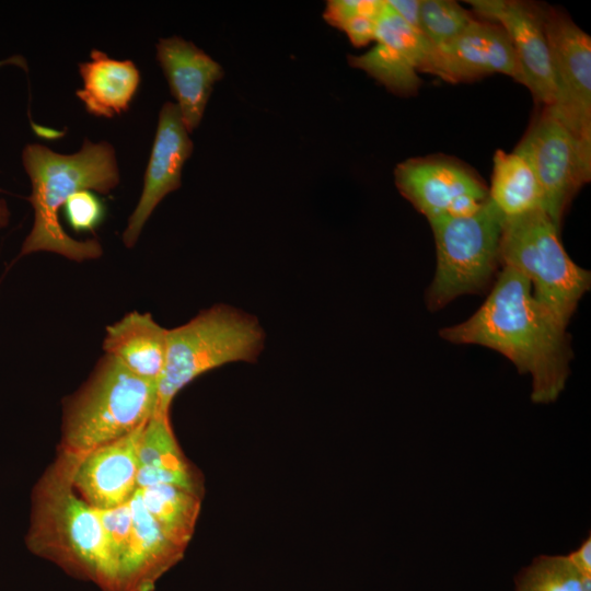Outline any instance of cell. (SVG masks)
<instances>
[{"instance_id": "7", "label": "cell", "mask_w": 591, "mask_h": 591, "mask_svg": "<svg viewBox=\"0 0 591 591\" xmlns=\"http://www.w3.org/2000/svg\"><path fill=\"white\" fill-rule=\"evenodd\" d=\"M505 220L489 197L471 216L428 220L437 253L436 273L426 292L430 311H438L461 296L487 289L499 265Z\"/></svg>"}, {"instance_id": "28", "label": "cell", "mask_w": 591, "mask_h": 591, "mask_svg": "<svg viewBox=\"0 0 591 591\" xmlns=\"http://www.w3.org/2000/svg\"><path fill=\"white\" fill-rule=\"evenodd\" d=\"M386 7L381 0H332L327 1L323 19L332 26H338L346 20L363 15L378 20Z\"/></svg>"}, {"instance_id": "8", "label": "cell", "mask_w": 591, "mask_h": 591, "mask_svg": "<svg viewBox=\"0 0 591 591\" xmlns=\"http://www.w3.org/2000/svg\"><path fill=\"white\" fill-rule=\"evenodd\" d=\"M543 11L555 84L549 106L572 135L591 172V38L567 14L552 8Z\"/></svg>"}, {"instance_id": "22", "label": "cell", "mask_w": 591, "mask_h": 591, "mask_svg": "<svg viewBox=\"0 0 591 591\" xmlns=\"http://www.w3.org/2000/svg\"><path fill=\"white\" fill-rule=\"evenodd\" d=\"M348 62L398 95H412L421 84L412 62L399 51L381 43L362 55L348 56Z\"/></svg>"}, {"instance_id": "21", "label": "cell", "mask_w": 591, "mask_h": 591, "mask_svg": "<svg viewBox=\"0 0 591 591\" xmlns=\"http://www.w3.org/2000/svg\"><path fill=\"white\" fill-rule=\"evenodd\" d=\"M375 42L399 51L418 72L431 73L442 79L437 47L419 30L395 14L387 3L376 20Z\"/></svg>"}, {"instance_id": "26", "label": "cell", "mask_w": 591, "mask_h": 591, "mask_svg": "<svg viewBox=\"0 0 591 591\" xmlns=\"http://www.w3.org/2000/svg\"><path fill=\"white\" fill-rule=\"evenodd\" d=\"M68 225L76 232H94L105 218V206L91 190L72 195L62 207Z\"/></svg>"}, {"instance_id": "12", "label": "cell", "mask_w": 591, "mask_h": 591, "mask_svg": "<svg viewBox=\"0 0 591 591\" xmlns=\"http://www.w3.org/2000/svg\"><path fill=\"white\" fill-rule=\"evenodd\" d=\"M143 427L83 453L68 452L72 485L94 509L121 506L137 490V445Z\"/></svg>"}, {"instance_id": "16", "label": "cell", "mask_w": 591, "mask_h": 591, "mask_svg": "<svg viewBox=\"0 0 591 591\" xmlns=\"http://www.w3.org/2000/svg\"><path fill=\"white\" fill-rule=\"evenodd\" d=\"M131 531L119 565L117 591H151L158 579L183 556L144 507L139 489L129 500Z\"/></svg>"}, {"instance_id": "25", "label": "cell", "mask_w": 591, "mask_h": 591, "mask_svg": "<svg viewBox=\"0 0 591 591\" xmlns=\"http://www.w3.org/2000/svg\"><path fill=\"white\" fill-rule=\"evenodd\" d=\"M474 20L471 12L451 0H421L419 30L436 46L441 47L459 36Z\"/></svg>"}, {"instance_id": "31", "label": "cell", "mask_w": 591, "mask_h": 591, "mask_svg": "<svg viewBox=\"0 0 591 591\" xmlns=\"http://www.w3.org/2000/svg\"><path fill=\"white\" fill-rule=\"evenodd\" d=\"M567 558L580 572L591 576V537L588 536L578 549L567 555Z\"/></svg>"}, {"instance_id": "30", "label": "cell", "mask_w": 591, "mask_h": 591, "mask_svg": "<svg viewBox=\"0 0 591 591\" xmlns=\"http://www.w3.org/2000/svg\"><path fill=\"white\" fill-rule=\"evenodd\" d=\"M420 2L421 0H386L390 9L416 30H419Z\"/></svg>"}, {"instance_id": "19", "label": "cell", "mask_w": 591, "mask_h": 591, "mask_svg": "<svg viewBox=\"0 0 591 591\" xmlns=\"http://www.w3.org/2000/svg\"><path fill=\"white\" fill-rule=\"evenodd\" d=\"M488 197L506 218L543 208L536 176L526 160L515 151H496Z\"/></svg>"}, {"instance_id": "23", "label": "cell", "mask_w": 591, "mask_h": 591, "mask_svg": "<svg viewBox=\"0 0 591 591\" xmlns=\"http://www.w3.org/2000/svg\"><path fill=\"white\" fill-rule=\"evenodd\" d=\"M515 591H591V576L580 572L567 556L542 555L518 573Z\"/></svg>"}, {"instance_id": "3", "label": "cell", "mask_w": 591, "mask_h": 591, "mask_svg": "<svg viewBox=\"0 0 591 591\" xmlns=\"http://www.w3.org/2000/svg\"><path fill=\"white\" fill-rule=\"evenodd\" d=\"M28 548L71 573L118 590V564L96 510L74 489L71 459L61 451L33 494Z\"/></svg>"}, {"instance_id": "27", "label": "cell", "mask_w": 591, "mask_h": 591, "mask_svg": "<svg viewBox=\"0 0 591 591\" xmlns=\"http://www.w3.org/2000/svg\"><path fill=\"white\" fill-rule=\"evenodd\" d=\"M95 510L118 564L119 575V565L126 552L131 531L132 518L129 501L115 508Z\"/></svg>"}, {"instance_id": "20", "label": "cell", "mask_w": 591, "mask_h": 591, "mask_svg": "<svg viewBox=\"0 0 591 591\" xmlns=\"http://www.w3.org/2000/svg\"><path fill=\"white\" fill-rule=\"evenodd\" d=\"M142 502L163 533L186 548L200 511V496L165 485L138 488Z\"/></svg>"}, {"instance_id": "13", "label": "cell", "mask_w": 591, "mask_h": 591, "mask_svg": "<svg viewBox=\"0 0 591 591\" xmlns=\"http://www.w3.org/2000/svg\"><path fill=\"white\" fill-rule=\"evenodd\" d=\"M399 193L428 220L444 216L460 198H488L484 183L459 162L440 157L414 158L394 170Z\"/></svg>"}, {"instance_id": "15", "label": "cell", "mask_w": 591, "mask_h": 591, "mask_svg": "<svg viewBox=\"0 0 591 591\" xmlns=\"http://www.w3.org/2000/svg\"><path fill=\"white\" fill-rule=\"evenodd\" d=\"M437 49L442 79L448 82L502 73L521 83L512 43L496 23L474 19L459 36Z\"/></svg>"}, {"instance_id": "24", "label": "cell", "mask_w": 591, "mask_h": 591, "mask_svg": "<svg viewBox=\"0 0 591 591\" xmlns=\"http://www.w3.org/2000/svg\"><path fill=\"white\" fill-rule=\"evenodd\" d=\"M138 467L189 471L170 422V414L154 413L144 425L137 445Z\"/></svg>"}, {"instance_id": "32", "label": "cell", "mask_w": 591, "mask_h": 591, "mask_svg": "<svg viewBox=\"0 0 591 591\" xmlns=\"http://www.w3.org/2000/svg\"><path fill=\"white\" fill-rule=\"evenodd\" d=\"M10 211L5 200L0 199V229L5 228L9 223Z\"/></svg>"}, {"instance_id": "10", "label": "cell", "mask_w": 591, "mask_h": 591, "mask_svg": "<svg viewBox=\"0 0 591 591\" xmlns=\"http://www.w3.org/2000/svg\"><path fill=\"white\" fill-rule=\"evenodd\" d=\"M473 11L500 25L514 50L521 83L536 102L549 106L555 101V84L543 7L519 0L467 1Z\"/></svg>"}, {"instance_id": "5", "label": "cell", "mask_w": 591, "mask_h": 591, "mask_svg": "<svg viewBox=\"0 0 591 591\" xmlns=\"http://www.w3.org/2000/svg\"><path fill=\"white\" fill-rule=\"evenodd\" d=\"M264 340L256 318L224 304L213 305L187 323L167 329L155 413L170 414L176 394L199 375L227 363L255 361Z\"/></svg>"}, {"instance_id": "17", "label": "cell", "mask_w": 591, "mask_h": 591, "mask_svg": "<svg viewBox=\"0 0 591 591\" xmlns=\"http://www.w3.org/2000/svg\"><path fill=\"white\" fill-rule=\"evenodd\" d=\"M79 73L83 86L76 95L95 117L113 118L127 112L140 85V71L131 60L114 59L99 49L79 63Z\"/></svg>"}, {"instance_id": "29", "label": "cell", "mask_w": 591, "mask_h": 591, "mask_svg": "<svg viewBox=\"0 0 591 591\" xmlns=\"http://www.w3.org/2000/svg\"><path fill=\"white\" fill-rule=\"evenodd\" d=\"M376 20L358 15L343 22L338 30L346 33L356 47H362L375 40Z\"/></svg>"}, {"instance_id": "14", "label": "cell", "mask_w": 591, "mask_h": 591, "mask_svg": "<svg viewBox=\"0 0 591 591\" xmlns=\"http://www.w3.org/2000/svg\"><path fill=\"white\" fill-rule=\"evenodd\" d=\"M155 47L171 94L187 131L192 132L199 126L212 88L224 71L202 49L179 36L160 38Z\"/></svg>"}, {"instance_id": "4", "label": "cell", "mask_w": 591, "mask_h": 591, "mask_svg": "<svg viewBox=\"0 0 591 591\" xmlns=\"http://www.w3.org/2000/svg\"><path fill=\"white\" fill-rule=\"evenodd\" d=\"M158 383L105 355L65 407L61 451L83 453L123 438L153 416Z\"/></svg>"}, {"instance_id": "9", "label": "cell", "mask_w": 591, "mask_h": 591, "mask_svg": "<svg viewBox=\"0 0 591 591\" xmlns=\"http://www.w3.org/2000/svg\"><path fill=\"white\" fill-rule=\"evenodd\" d=\"M514 151L522 155L538 182L543 209L560 229L570 199L590 181L576 140L551 106H543Z\"/></svg>"}, {"instance_id": "2", "label": "cell", "mask_w": 591, "mask_h": 591, "mask_svg": "<svg viewBox=\"0 0 591 591\" xmlns=\"http://www.w3.org/2000/svg\"><path fill=\"white\" fill-rule=\"evenodd\" d=\"M22 164L32 185L28 200L34 209V224L19 256L44 251L74 262L99 258L103 253L100 242L78 241L68 235L58 212L80 190L108 194L119 184L114 147L106 141L84 139L78 152L61 154L32 143L22 151Z\"/></svg>"}, {"instance_id": "18", "label": "cell", "mask_w": 591, "mask_h": 591, "mask_svg": "<svg viewBox=\"0 0 591 591\" xmlns=\"http://www.w3.org/2000/svg\"><path fill=\"white\" fill-rule=\"evenodd\" d=\"M166 335L167 328L150 313L134 311L107 326L103 350L134 374L158 383L166 358Z\"/></svg>"}, {"instance_id": "11", "label": "cell", "mask_w": 591, "mask_h": 591, "mask_svg": "<svg viewBox=\"0 0 591 591\" xmlns=\"http://www.w3.org/2000/svg\"><path fill=\"white\" fill-rule=\"evenodd\" d=\"M189 138L178 107L173 102L163 104L149 162L144 172L143 186L135 210L123 233V242L132 247L160 201L182 185V170L192 155Z\"/></svg>"}, {"instance_id": "6", "label": "cell", "mask_w": 591, "mask_h": 591, "mask_svg": "<svg viewBox=\"0 0 591 591\" xmlns=\"http://www.w3.org/2000/svg\"><path fill=\"white\" fill-rule=\"evenodd\" d=\"M499 264L526 277L533 297L566 328L591 286L590 271L571 260L560 242L559 228L543 208L506 218Z\"/></svg>"}, {"instance_id": "1", "label": "cell", "mask_w": 591, "mask_h": 591, "mask_svg": "<svg viewBox=\"0 0 591 591\" xmlns=\"http://www.w3.org/2000/svg\"><path fill=\"white\" fill-rule=\"evenodd\" d=\"M441 338L474 344L508 358L532 378L534 403L557 399L572 357L566 327L532 293L530 280L503 267L483 305L466 321L442 328Z\"/></svg>"}]
</instances>
